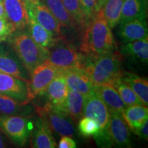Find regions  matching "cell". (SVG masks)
Segmentation results:
<instances>
[{
  "label": "cell",
  "mask_w": 148,
  "mask_h": 148,
  "mask_svg": "<svg viewBox=\"0 0 148 148\" xmlns=\"http://www.w3.org/2000/svg\"><path fill=\"white\" fill-rule=\"evenodd\" d=\"M28 103L20 102L9 96L0 93V114L30 116L34 108Z\"/></svg>",
  "instance_id": "19"
},
{
  "label": "cell",
  "mask_w": 148,
  "mask_h": 148,
  "mask_svg": "<svg viewBox=\"0 0 148 148\" xmlns=\"http://www.w3.org/2000/svg\"><path fill=\"white\" fill-rule=\"evenodd\" d=\"M84 99V95L69 89L66 100L60 110L69 116L73 121H79L83 116Z\"/></svg>",
  "instance_id": "21"
},
{
  "label": "cell",
  "mask_w": 148,
  "mask_h": 148,
  "mask_svg": "<svg viewBox=\"0 0 148 148\" xmlns=\"http://www.w3.org/2000/svg\"><path fill=\"white\" fill-rule=\"evenodd\" d=\"M2 134H3V132L1 130V129H0V148L6 147V144H5V140L4 138H3V136Z\"/></svg>",
  "instance_id": "35"
},
{
  "label": "cell",
  "mask_w": 148,
  "mask_h": 148,
  "mask_svg": "<svg viewBox=\"0 0 148 148\" xmlns=\"http://www.w3.org/2000/svg\"><path fill=\"white\" fill-rule=\"evenodd\" d=\"M93 90L106 105L108 110H113L123 112L126 108L120 95L112 85L105 84L94 86Z\"/></svg>",
  "instance_id": "18"
},
{
  "label": "cell",
  "mask_w": 148,
  "mask_h": 148,
  "mask_svg": "<svg viewBox=\"0 0 148 148\" xmlns=\"http://www.w3.org/2000/svg\"><path fill=\"white\" fill-rule=\"evenodd\" d=\"M109 110L108 130L112 145L119 147H131L129 127L122 113L113 110Z\"/></svg>",
  "instance_id": "10"
},
{
  "label": "cell",
  "mask_w": 148,
  "mask_h": 148,
  "mask_svg": "<svg viewBox=\"0 0 148 148\" xmlns=\"http://www.w3.org/2000/svg\"><path fill=\"white\" fill-rule=\"evenodd\" d=\"M32 134V146L36 148H54L57 147L51 130L38 117Z\"/></svg>",
  "instance_id": "17"
},
{
  "label": "cell",
  "mask_w": 148,
  "mask_h": 148,
  "mask_svg": "<svg viewBox=\"0 0 148 148\" xmlns=\"http://www.w3.org/2000/svg\"><path fill=\"white\" fill-rule=\"evenodd\" d=\"M141 139L147 140L148 138V119L145 120L136 132H134Z\"/></svg>",
  "instance_id": "34"
},
{
  "label": "cell",
  "mask_w": 148,
  "mask_h": 148,
  "mask_svg": "<svg viewBox=\"0 0 148 148\" xmlns=\"http://www.w3.org/2000/svg\"><path fill=\"white\" fill-rule=\"evenodd\" d=\"M0 3H3V0H0Z\"/></svg>",
  "instance_id": "40"
},
{
  "label": "cell",
  "mask_w": 148,
  "mask_h": 148,
  "mask_svg": "<svg viewBox=\"0 0 148 148\" xmlns=\"http://www.w3.org/2000/svg\"><path fill=\"white\" fill-rule=\"evenodd\" d=\"M83 13L88 23L91 18L95 15L100 8L96 0H79Z\"/></svg>",
  "instance_id": "31"
},
{
  "label": "cell",
  "mask_w": 148,
  "mask_h": 148,
  "mask_svg": "<svg viewBox=\"0 0 148 148\" xmlns=\"http://www.w3.org/2000/svg\"><path fill=\"white\" fill-rule=\"evenodd\" d=\"M82 114L83 116H87L95 120L99 125V132L94 136L98 146L110 147L113 145L108 130V108L94 90L88 95H84Z\"/></svg>",
  "instance_id": "4"
},
{
  "label": "cell",
  "mask_w": 148,
  "mask_h": 148,
  "mask_svg": "<svg viewBox=\"0 0 148 148\" xmlns=\"http://www.w3.org/2000/svg\"><path fill=\"white\" fill-rule=\"evenodd\" d=\"M29 118V116L3 114L0 116V129L12 142L23 146L26 143L33 128Z\"/></svg>",
  "instance_id": "7"
},
{
  "label": "cell",
  "mask_w": 148,
  "mask_h": 148,
  "mask_svg": "<svg viewBox=\"0 0 148 148\" xmlns=\"http://www.w3.org/2000/svg\"><path fill=\"white\" fill-rule=\"evenodd\" d=\"M34 107L38 117L51 130L62 136H73L75 127L69 116L48 102L42 106Z\"/></svg>",
  "instance_id": "6"
},
{
  "label": "cell",
  "mask_w": 148,
  "mask_h": 148,
  "mask_svg": "<svg viewBox=\"0 0 148 148\" xmlns=\"http://www.w3.org/2000/svg\"><path fill=\"white\" fill-rule=\"evenodd\" d=\"M136 94L143 105H148V82L145 78H142L134 73L123 71L120 77Z\"/></svg>",
  "instance_id": "23"
},
{
  "label": "cell",
  "mask_w": 148,
  "mask_h": 148,
  "mask_svg": "<svg viewBox=\"0 0 148 148\" xmlns=\"http://www.w3.org/2000/svg\"><path fill=\"white\" fill-rule=\"evenodd\" d=\"M6 40L29 73L35 67L47 60V48L37 43L25 29H16Z\"/></svg>",
  "instance_id": "3"
},
{
  "label": "cell",
  "mask_w": 148,
  "mask_h": 148,
  "mask_svg": "<svg viewBox=\"0 0 148 148\" xmlns=\"http://www.w3.org/2000/svg\"><path fill=\"white\" fill-rule=\"evenodd\" d=\"M0 93L24 103L30 101L29 82L1 71H0Z\"/></svg>",
  "instance_id": "9"
},
{
  "label": "cell",
  "mask_w": 148,
  "mask_h": 148,
  "mask_svg": "<svg viewBox=\"0 0 148 148\" xmlns=\"http://www.w3.org/2000/svg\"><path fill=\"white\" fill-rule=\"evenodd\" d=\"M3 41H5V40H3V39H2V38H0V43H1V42H3Z\"/></svg>",
  "instance_id": "38"
},
{
  "label": "cell",
  "mask_w": 148,
  "mask_h": 148,
  "mask_svg": "<svg viewBox=\"0 0 148 148\" xmlns=\"http://www.w3.org/2000/svg\"><path fill=\"white\" fill-rule=\"evenodd\" d=\"M6 17L15 29H24L28 26V15L25 0H3Z\"/></svg>",
  "instance_id": "14"
},
{
  "label": "cell",
  "mask_w": 148,
  "mask_h": 148,
  "mask_svg": "<svg viewBox=\"0 0 148 148\" xmlns=\"http://www.w3.org/2000/svg\"><path fill=\"white\" fill-rule=\"evenodd\" d=\"M58 147L59 148H75L76 143L69 136H62L59 141Z\"/></svg>",
  "instance_id": "33"
},
{
  "label": "cell",
  "mask_w": 148,
  "mask_h": 148,
  "mask_svg": "<svg viewBox=\"0 0 148 148\" xmlns=\"http://www.w3.org/2000/svg\"><path fill=\"white\" fill-rule=\"evenodd\" d=\"M119 36L123 43L148 38L146 19H131L120 21Z\"/></svg>",
  "instance_id": "13"
},
{
  "label": "cell",
  "mask_w": 148,
  "mask_h": 148,
  "mask_svg": "<svg viewBox=\"0 0 148 148\" xmlns=\"http://www.w3.org/2000/svg\"><path fill=\"white\" fill-rule=\"evenodd\" d=\"M27 12H30L38 23L53 36H60L61 25L40 0H25Z\"/></svg>",
  "instance_id": "11"
},
{
  "label": "cell",
  "mask_w": 148,
  "mask_h": 148,
  "mask_svg": "<svg viewBox=\"0 0 148 148\" xmlns=\"http://www.w3.org/2000/svg\"><path fill=\"white\" fill-rule=\"evenodd\" d=\"M42 3L60 23L61 26L77 29L75 22L66 10L62 0H42Z\"/></svg>",
  "instance_id": "24"
},
{
  "label": "cell",
  "mask_w": 148,
  "mask_h": 148,
  "mask_svg": "<svg viewBox=\"0 0 148 148\" xmlns=\"http://www.w3.org/2000/svg\"><path fill=\"white\" fill-rule=\"evenodd\" d=\"M68 90L65 77L62 73L51 81L43 93L47 95L48 103L60 110L67 97Z\"/></svg>",
  "instance_id": "16"
},
{
  "label": "cell",
  "mask_w": 148,
  "mask_h": 148,
  "mask_svg": "<svg viewBox=\"0 0 148 148\" xmlns=\"http://www.w3.org/2000/svg\"><path fill=\"white\" fill-rule=\"evenodd\" d=\"M110 85H112L115 88L127 107L136 104L143 105V103L138 97L136 94L133 91L132 88L130 87L126 83L123 82L120 77L114 79Z\"/></svg>",
  "instance_id": "28"
},
{
  "label": "cell",
  "mask_w": 148,
  "mask_h": 148,
  "mask_svg": "<svg viewBox=\"0 0 148 148\" xmlns=\"http://www.w3.org/2000/svg\"><path fill=\"white\" fill-rule=\"evenodd\" d=\"M78 130L82 136H95L99 131V127L95 120L87 116H82L79 120Z\"/></svg>",
  "instance_id": "30"
},
{
  "label": "cell",
  "mask_w": 148,
  "mask_h": 148,
  "mask_svg": "<svg viewBox=\"0 0 148 148\" xmlns=\"http://www.w3.org/2000/svg\"><path fill=\"white\" fill-rule=\"evenodd\" d=\"M0 17L7 18L6 14H5L4 7H3V3H0Z\"/></svg>",
  "instance_id": "36"
},
{
  "label": "cell",
  "mask_w": 148,
  "mask_h": 148,
  "mask_svg": "<svg viewBox=\"0 0 148 148\" xmlns=\"http://www.w3.org/2000/svg\"><path fill=\"white\" fill-rule=\"evenodd\" d=\"M147 0H124L121 8L120 21L131 19H146Z\"/></svg>",
  "instance_id": "20"
},
{
  "label": "cell",
  "mask_w": 148,
  "mask_h": 148,
  "mask_svg": "<svg viewBox=\"0 0 148 148\" xmlns=\"http://www.w3.org/2000/svg\"><path fill=\"white\" fill-rule=\"evenodd\" d=\"M68 89L86 95L93 90L94 85L82 69H70L63 72Z\"/></svg>",
  "instance_id": "15"
},
{
  "label": "cell",
  "mask_w": 148,
  "mask_h": 148,
  "mask_svg": "<svg viewBox=\"0 0 148 148\" xmlns=\"http://www.w3.org/2000/svg\"><path fill=\"white\" fill-rule=\"evenodd\" d=\"M124 0H107L101 7L103 15L110 29L119 23L121 8Z\"/></svg>",
  "instance_id": "27"
},
{
  "label": "cell",
  "mask_w": 148,
  "mask_h": 148,
  "mask_svg": "<svg viewBox=\"0 0 148 148\" xmlns=\"http://www.w3.org/2000/svg\"><path fill=\"white\" fill-rule=\"evenodd\" d=\"M106 1H107V0H100V1H99V8H101V7H102L103 5H104V3H106Z\"/></svg>",
  "instance_id": "37"
},
{
  "label": "cell",
  "mask_w": 148,
  "mask_h": 148,
  "mask_svg": "<svg viewBox=\"0 0 148 148\" xmlns=\"http://www.w3.org/2000/svg\"><path fill=\"white\" fill-rule=\"evenodd\" d=\"M29 34L32 38L42 47L48 48L53 43V35L38 23L30 12H27Z\"/></svg>",
  "instance_id": "25"
},
{
  "label": "cell",
  "mask_w": 148,
  "mask_h": 148,
  "mask_svg": "<svg viewBox=\"0 0 148 148\" xmlns=\"http://www.w3.org/2000/svg\"><path fill=\"white\" fill-rule=\"evenodd\" d=\"M0 71L29 82V73L14 50L0 44Z\"/></svg>",
  "instance_id": "12"
},
{
  "label": "cell",
  "mask_w": 148,
  "mask_h": 148,
  "mask_svg": "<svg viewBox=\"0 0 148 148\" xmlns=\"http://www.w3.org/2000/svg\"><path fill=\"white\" fill-rule=\"evenodd\" d=\"M63 71L47 62L37 66L29 73V95L30 101L45 91L48 85Z\"/></svg>",
  "instance_id": "8"
},
{
  "label": "cell",
  "mask_w": 148,
  "mask_h": 148,
  "mask_svg": "<svg viewBox=\"0 0 148 148\" xmlns=\"http://www.w3.org/2000/svg\"><path fill=\"white\" fill-rule=\"evenodd\" d=\"M96 1H97V2L98 3V5H99V1H100V0H96Z\"/></svg>",
  "instance_id": "39"
},
{
  "label": "cell",
  "mask_w": 148,
  "mask_h": 148,
  "mask_svg": "<svg viewBox=\"0 0 148 148\" xmlns=\"http://www.w3.org/2000/svg\"><path fill=\"white\" fill-rule=\"evenodd\" d=\"M123 55L114 51L97 57L84 55L82 69L84 70L94 86L111 84L114 79L121 77Z\"/></svg>",
  "instance_id": "2"
},
{
  "label": "cell",
  "mask_w": 148,
  "mask_h": 148,
  "mask_svg": "<svg viewBox=\"0 0 148 148\" xmlns=\"http://www.w3.org/2000/svg\"><path fill=\"white\" fill-rule=\"evenodd\" d=\"M122 115L128 127L135 132L148 119L147 106L140 104L127 106L123 111Z\"/></svg>",
  "instance_id": "22"
},
{
  "label": "cell",
  "mask_w": 148,
  "mask_h": 148,
  "mask_svg": "<svg viewBox=\"0 0 148 148\" xmlns=\"http://www.w3.org/2000/svg\"><path fill=\"white\" fill-rule=\"evenodd\" d=\"M66 10L73 18L77 30L82 32L88 22L83 13L79 0H62Z\"/></svg>",
  "instance_id": "29"
},
{
  "label": "cell",
  "mask_w": 148,
  "mask_h": 148,
  "mask_svg": "<svg viewBox=\"0 0 148 148\" xmlns=\"http://www.w3.org/2000/svg\"><path fill=\"white\" fill-rule=\"evenodd\" d=\"M120 53L123 56L132 57L135 60L147 62L148 60V38L127 42L120 48Z\"/></svg>",
  "instance_id": "26"
},
{
  "label": "cell",
  "mask_w": 148,
  "mask_h": 148,
  "mask_svg": "<svg viewBox=\"0 0 148 148\" xmlns=\"http://www.w3.org/2000/svg\"><path fill=\"white\" fill-rule=\"evenodd\" d=\"M16 29L7 18L0 17V38L5 40Z\"/></svg>",
  "instance_id": "32"
},
{
  "label": "cell",
  "mask_w": 148,
  "mask_h": 148,
  "mask_svg": "<svg viewBox=\"0 0 148 148\" xmlns=\"http://www.w3.org/2000/svg\"><path fill=\"white\" fill-rule=\"evenodd\" d=\"M117 45L100 8L82 32L81 53L97 57L116 50Z\"/></svg>",
  "instance_id": "1"
},
{
  "label": "cell",
  "mask_w": 148,
  "mask_h": 148,
  "mask_svg": "<svg viewBox=\"0 0 148 148\" xmlns=\"http://www.w3.org/2000/svg\"><path fill=\"white\" fill-rule=\"evenodd\" d=\"M48 49V63L62 71L82 69L84 55L78 52L62 36L54 38L53 43Z\"/></svg>",
  "instance_id": "5"
}]
</instances>
